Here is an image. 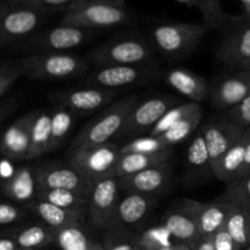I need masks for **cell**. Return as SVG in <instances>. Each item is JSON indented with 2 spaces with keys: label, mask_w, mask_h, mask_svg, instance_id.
<instances>
[{
  "label": "cell",
  "mask_w": 250,
  "mask_h": 250,
  "mask_svg": "<svg viewBox=\"0 0 250 250\" xmlns=\"http://www.w3.org/2000/svg\"><path fill=\"white\" fill-rule=\"evenodd\" d=\"M137 105L138 99L134 95L124 98L112 104L98 119L85 125L84 128L72 142L71 148L109 143L110 139L115 136H120L129 115Z\"/></svg>",
  "instance_id": "2"
},
{
  "label": "cell",
  "mask_w": 250,
  "mask_h": 250,
  "mask_svg": "<svg viewBox=\"0 0 250 250\" xmlns=\"http://www.w3.org/2000/svg\"><path fill=\"white\" fill-rule=\"evenodd\" d=\"M247 210H248V212H249V217H250V209H247Z\"/></svg>",
  "instance_id": "56"
},
{
  "label": "cell",
  "mask_w": 250,
  "mask_h": 250,
  "mask_svg": "<svg viewBox=\"0 0 250 250\" xmlns=\"http://www.w3.org/2000/svg\"><path fill=\"white\" fill-rule=\"evenodd\" d=\"M43 12L29 6H12L0 20V46L26 38L44 20Z\"/></svg>",
  "instance_id": "12"
},
{
  "label": "cell",
  "mask_w": 250,
  "mask_h": 250,
  "mask_svg": "<svg viewBox=\"0 0 250 250\" xmlns=\"http://www.w3.org/2000/svg\"><path fill=\"white\" fill-rule=\"evenodd\" d=\"M231 205L222 197L212 202L200 204L198 214V227L202 238H211L226 224Z\"/></svg>",
  "instance_id": "24"
},
{
  "label": "cell",
  "mask_w": 250,
  "mask_h": 250,
  "mask_svg": "<svg viewBox=\"0 0 250 250\" xmlns=\"http://www.w3.org/2000/svg\"><path fill=\"white\" fill-rule=\"evenodd\" d=\"M51 151V114L36 111L31 129V154L29 160L42 158Z\"/></svg>",
  "instance_id": "27"
},
{
  "label": "cell",
  "mask_w": 250,
  "mask_h": 250,
  "mask_svg": "<svg viewBox=\"0 0 250 250\" xmlns=\"http://www.w3.org/2000/svg\"><path fill=\"white\" fill-rule=\"evenodd\" d=\"M247 70H250V67H249V68H247Z\"/></svg>",
  "instance_id": "58"
},
{
  "label": "cell",
  "mask_w": 250,
  "mask_h": 250,
  "mask_svg": "<svg viewBox=\"0 0 250 250\" xmlns=\"http://www.w3.org/2000/svg\"><path fill=\"white\" fill-rule=\"evenodd\" d=\"M186 164H187V170L189 171L192 177H194V176L202 177L207 173L212 175L211 161H210V156L208 153L202 129L195 134V137L188 146Z\"/></svg>",
  "instance_id": "30"
},
{
  "label": "cell",
  "mask_w": 250,
  "mask_h": 250,
  "mask_svg": "<svg viewBox=\"0 0 250 250\" xmlns=\"http://www.w3.org/2000/svg\"><path fill=\"white\" fill-rule=\"evenodd\" d=\"M217 58L236 70L250 67V19L237 23L222 39L217 49Z\"/></svg>",
  "instance_id": "14"
},
{
  "label": "cell",
  "mask_w": 250,
  "mask_h": 250,
  "mask_svg": "<svg viewBox=\"0 0 250 250\" xmlns=\"http://www.w3.org/2000/svg\"><path fill=\"white\" fill-rule=\"evenodd\" d=\"M171 155H172V149L156 154H121V158H120L115 176L117 178L125 177V176H131L137 172H141L143 170H146L149 167L161 165V164L170 161Z\"/></svg>",
  "instance_id": "25"
},
{
  "label": "cell",
  "mask_w": 250,
  "mask_h": 250,
  "mask_svg": "<svg viewBox=\"0 0 250 250\" xmlns=\"http://www.w3.org/2000/svg\"><path fill=\"white\" fill-rule=\"evenodd\" d=\"M211 31L208 24L193 22H172L156 24L151 28V41L156 50L167 58L187 55Z\"/></svg>",
  "instance_id": "3"
},
{
  "label": "cell",
  "mask_w": 250,
  "mask_h": 250,
  "mask_svg": "<svg viewBox=\"0 0 250 250\" xmlns=\"http://www.w3.org/2000/svg\"><path fill=\"white\" fill-rule=\"evenodd\" d=\"M34 168H36L38 188L72 190L88 198L92 194L94 182L81 175L71 165L45 164V165L36 166Z\"/></svg>",
  "instance_id": "10"
},
{
  "label": "cell",
  "mask_w": 250,
  "mask_h": 250,
  "mask_svg": "<svg viewBox=\"0 0 250 250\" xmlns=\"http://www.w3.org/2000/svg\"><path fill=\"white\" fill-rule=\"evenodd\" d=\"M189 7L199 10L204 19V23L211 29H229L233 24L236 26L237 19L231 17L225 12L222 0H177Z\"/></svg>",
  "instance_id": "28"
},
{
  "label": "cell",
  "mask_w": 250,
  "mask_h": 250,
  "mask_svg": "<svg viewBox=\"0 0 250 250\" xmlns=\"http://www.w3.org/2000/svg\"><path fill=\"white\" fill-rule=\"evenodd\" d=\"M56 242L61 250H102L89 241L84 232L76 226H68L56 231Z\"/></svg>",
  "instance_id": "34"
},
{
  "label": "cell",
  "mask_w": 250,
  "mask_h": 250,
  "mask_svg": "<svg viewBox=\"0 0 250 250\" xmlns=\"http://www.w3.org/2000/svg\"><path fill=\"white\" fill-rule=\"evenodd\" d=\"M36 111L23 115L12 122L0 137V153L15 161L29 160L31 129Z\"/></svg>",
  "instance_id": "16"
},
{
  "label": "cell",
  "mask_w": 250,
  "mask_h": 250,
  "mask_svg": "<svg viewBox=\"0 0 250 250\" xmlns=\"http://www.w3.org/2000/svg\"><path fill=\"white\" fill-rule=\"evenodd\" d=\"M158 250H192L186 244H170V246L163 247V248Z\"/></svg>",
  "instance_id": "48"
},
{
  "label": "cell",
  "mask_w": 250,
  "mask_h": 250,
  "mask_svg": "<svg viewBox=\"0 0 250 250\" xmlns=\"http://www.w3.org/2000/svg\"><path fill=\"white\" fill-rule=\"evenodd\" d=\"M242 1H243V2H244V4H247V2H248V1H249V0H242Z\"/></svg>",
  "instance_id": "55"
},
{
  "label": "cell",
  "mask_w": 250,
  "mask_h": 250,
  "mask_svg": "<svg viewBox=\"0 0 250 250\" xmlns=\"http://www.w3.org/2000/svg\"><path fill=\"white\" fill-rule=\"evenodd\" d=\"M153 204L154 198L150 195L126 193L117 204L115 216L126 225H136L148 215Z\"/></svg>",
  "instance_id": "26"
},
{
  "label": "cell",
  "mask_w": 250,
  "mask_h": 250,
  "mask_svg": "<svg viewBox=\"0 0 250 250\" xmlns=\"http://www.w3.org/2000/svg\"><path fill=\"white\" fill-rule=\"evenodd\" d=\"M120 183L117 177H109L94 183L89 197L88 216L97 227L106 226L116 214Z\"/></svg>",
  "instance_id": "13"
},
{
  "label": "cell",
  "mask_w": 250,
  "mask_h": 250,
  "mask_svg": "<svg viewBox=\"0 0 250 250\" xmlns=\"http://www.w3.org/2000/svg\"><path fill=\"white\" fill-rule=\"evenodd\" d=\"M4 117H5V111H4V109H0V122H1L2 120H4Z\"/></svg>",
  "instance_id": "53"
},
{
  "label": "cell",
  "mask_w": 250,
  "mask_h": 250,
  "mask_svg": "<svg viewBox=\"0 0 250 250\" xmlns=\"http://www.w3.org/2000/svg\"><path fill=\"white\" fill-rule=\"evenodd\" d=\"M166 236H170L165 229H149L143 236V246L146 250H158L163 247L170 246L166 242Z\"/></svg>",
  "instance_id": "43"
},
{
  "label": "cell",
  "mask_w": 250,
  "mask_h": 250,
  "mask_svg": "<svg viewBox=\"0 0 250 250\" xmlns=\"http://www.w3.org/2000/svg\"><path fill=\"white\" fill-rule=\"evenodd\" d=\"M110 250H136V249H134V247L131 246V244L124 243V244H119V246H115L114 248H111Z\"/></svg>",
  "instance_id": "50"
},
{
  "label": "cell",
  "mask_w": 250,
  "mask_h": 250,
  "mask_svg": "<svg viewBox=\"0 0 250 250\" xmlns=\"http://www.w3.org/2000/svg\"><path fill=\"white\" fill-rule=\"evenodd\" d=\"M248 175H250V139L246 149V156H244V163H243V167H242L241 177H244V176H248Z\"/></svg>",
  "instance_id": "46"
},
{
  "label": "cell",
  "mask_w": 250,
  "mask_h": 250,
  "mask_svg": "<svg viewBox=\"0 0 250 250\" xmlns=\"http://www.w3.org/2000/svg\"><path fill=\"white\" fill-rule=\"evenodd\" d=\"M171 146H168L160 137H151L149 134L144 137L134 138L129 143L125 144L122 148H120L121 154L127 153H142V154H156L161 151L171 150Z\"/></svg>",
  "instance_id": "38"
},
{
  "label": "cell",
  "mask_w": 250,
  "mask_h": 250,
  "mask_svg": "<svg viewBox=\"0 0 250 250\" xmlns=\"http://www.w3.org/2000/svg\"><path fill=\"white\" fill-rule=\"evenodd\" d=\"M212 243H214L215 250H241L238 248L226 229H221L215 236L211 237Z\"/></svg>",
  "instance_id": "44"
},
{
  "label": "cell",
  "mask_w": 250,
  "mask_h": 250,
  "mask_svg": "<svg viewBox=\"0 0 250 250\" xmlns=\"http://www.w3.org/2000/svg\"><path fill=\"white\" fill-rule=\"evenodd\" d=\"M171 176H172V170H171L170 161H167L134 175L120 177L119 183L120 188L126 193H137V194L153 197L165 189L166 186L170 183Z\"/></svg>",
  "instance_id": "17"
},
{
  "label": "cell",
  "mask_w": 250,
  "mask_h": 250,
  "mask_svg": "<svg viewBox=\"0 0 250 250\" xmlns=\"http://www.w3.org/2000/svg\"><path fill=\"white\" fill-rule=\"evenodd\" d=\"M68 163L81 175L97 183L109 177H116L121 151L111 143L100 146L70 148Z\"/></svg>",
  "instance_id": "4"
},
{
  "label": "cell",
  "mask_w": 250,
  "mask_h": 250,
  "mask_svg": "<svg viewBox=\"0 0 250 250\" xmlns=\"http://www.w3.org/2000/svg\"><path fill=\"white\" fill-rule=\"evenodd\" d=\"M154 55V46L141 37L114 39L90 51L89 58L100 66L144 65Z\"/></svg>",
  "instance_id": "6"
},
{
  "label": "cell",
  "mask_w": 250,
  "mask_h": 250,
  "mask_svg": "<svg viewBox=\"0 0 250 250\" xmlns=\"http://www.w3.org/2000/svg\"><path fill=\"white\" fill-rule=\"evenodd\" d=\"M22 76L37 81H61L81 77L87 72L88 62L68 53L32 54L17 61Z\"/></svg>",
  "instance_id": "1"
},
{
  "label": "cell",
  "mask_w": 250,
  "mask_h": 250,
  "mask_svg": "<svg viewBox=\"0 0 250 250\" xmlns=\"http://www.w3.org/2000/svg\"><path fill=\"white\" fill-rule=\"evenodd\" d=\"M132 12L125 5L115 4L109 0H88L77 9L63 14L60 24L81 27L85 29L112 28L128 23Z\"/></svg>",
  "instance_id": "5"
},
{
  "label": "cell",
  "mask_w": 250,
  "mask_h": 250,
  "mask_svg": "<svg viewBox=\"0 0 250 250\" xmlns=\"http://www.w3.org/2000/svg\"><path fill=\"white\" fill-rule=\"evenodd\" d=\"M10 6H7V5L2 4V2H0V20H1V17L4 16L5 12L7 11V9H9Z\"/></svg>",
  "instance_id": "51"
},
{
  "label": "cell",
  "mask_w": 250,
  "mask_h": 250,
  "mask_svg": "<svg viewBox=\"0 0 250 250\" xmlns=\"http://www.w3.org/2000/svg\"><path fill=\"white\" fill-rule=\"evenodd\" d=\"M203 120V110L202 106L195 110L194 112L187 116L186 119L181 120L176 125H173L171 128H168L165 133H163L160 137L168 146L172 148V146L181 143L185 139H187L190 134L194 133L195 129L200 125Z\"/></svg>",
  "instance_id": "33"
},
{
  "label": "cell",
  "mask_w": 250,
  "mask_h": 250,
  "mask_svg": "<svg viewBox=\"0 0 250 250\" xmlns=\"http://www.w3.org/2000/svg\"><path fill=\"white\" fill-rule=\"evenodd\" d=\"M88 0H33L29 7L39 10L43 14H51V12H68L77 9Z\"/></svg>",
  "instance_id": "39"
},
{
  "label": "cell",
  "mask_w": 250,
  "mask_h": 250,
  "mask_svg": "<svg viewBox=\"0 0 250 250\" xmlns=\"http://www.w3.org/2000/svg\"><path fill=\"white\" fill-rule=\"evenodd\" d=\"M20 77H22V72L17 62L0 61V97H2Z\"/></svg>",
  "instance_id": "40"
},
{
  "label": "cell",
  "mask_w": 250,
  "mask_h": 250,
  "mask_svg": "<svg viewBox=\"0 0 250 250\" xmlns=\"http://www.w3.org/2000/svg\"><path fill=\"white\" fill-rule=\"evenodd\" d=\"M225 229L239 249L247 248L250 244V217L248 210L244 208L231 207Z\"/></svg>",
  "instance_id": "32"
},
{
  "label": "cell",
  "mask_w": 250,
  "mask_h": 250,
  "mask_svg": "<svg viewBox=\"0 0 250 250\" xmlns=\"http://www.w3.org/2000/svg\"><path fill=\"white\" fill-rule=\"evenodd\" d=\"M109 1H111V2H115V4L125 5V1H126V0H109Z\"/></svg>",
  "instance_id": "52"
},
{
  "label": "cell",
  "mask_w": 250,
  "mask_h": 250,
  "mask_svg": "<svg viewBox=\"0 0 250 250\" xmlns=\"http://www.w3.org/2000/svg\"><path fill=\"white\" fill-rule=\"evenodd\" d=\"M250 139V128H247L243 136L226 151L224 156L217 161L212 167V175L217 180L225 183L241 177L242 167H243L246 149Z\"/></svg>",
  "instance_id": "22"
},
{
  "label": "cell",
  "mask_w": 250,
  "mask_h": 250,
  "mask_svg": "<svg viewBox=\"0 0 250 250\" xmlns=\"http://www.w3.org/2000/svg\"><path fill=\"white\" fill-rule=\"evenodd\" d=\"M178 102L177 98L160 95L144 100L137 105L129 115L120 137H136L146 134L154 128L161 117Z\"/></svg>",
  "instance_id": "9"
},
{
  "label": "cell",
  "mask_w": 250,
  "mask_h": 250,
  "mask_svg": "<svg viewBox=\"0 0 250 250\" xmlns=\"http://www.w3.org/2000/svg\"><path fill=\"white\" fill-rule=\"evenodd\" d=\"M16 242L19 249L34 250L53 241V229L43 225H28L9 234Z\"/></svg>",
  "instance_id": "31"
},
{
  "label": "cell",
  "mask_w": 250,
  "mask_h": 250,
  "mask_svg": "<svg viewBox=\"0 0 250 250\" xmlns=\"http://www.w3.org/2000/svg\"><path fill=\"white\" fill-rule=\"evenodd\" d=\"M141 250H146V249H141Z\"/></svg>",
  "instance_id": "60"
},
{
  "label": "cell",
  "mask_w": 250,
  "mask_h": 250,
  "mask_svg": "<svg viewBox=\"0 0 250 250\" xmlns=\"http://www.w3.org/2000/svg\"><path fill=\"white\" fill-rule=\"evenodd\" d=\"M23 208L27 211L38 216L46 227H49L50 229H55V231L68 226H76L80 224L83 217L82 214L62 209V208H59L50 203L38 199L23 205Z\"/></svg>",
  "instance_id": "23"
},
{
  "label": "cell",
  "mask_w": 250,
  "mask_h": 250,
  "mask_svg": "<svg viewBox=\"0 0 250 250\" xmlns=\"http://www.w3.org/2000/svg\"><path fill=\"white\" fill-rule=\"evenodd\" d=\"M227 119L244 128H250V95L238 106L227 111Z\"/></svg>",
  "instance_id": "42"
},
{
  "label": "cell",
  "mask_w": 250,
  "mask_h": 250,
  "mask_svg": "<svg viewBox=\"0 0 250 250\" xmlns=\"http://www.w3.org/2000/svg\"><path fill=\"white\" fill-rule=\"evenodd\" d=\"M14 6H31L33 0H7Z\"/></svg>",
  "instance_id": "49"
},
{
  "label": "cell",
  "mask_w": 250,
  "mask_h": 250,
  "mask_svg": "<svg viewBox=\"0 0 250 250\" xmlns=\"http://www.w3.org/2000/svg\"><path fill=\"white\" fill-rule=\"evenodd\" d=\"M154 78H156V73L144 65L100 66L87 76L85 84L88 87L114 90L116 88L148 82Z\"/></svg>",
  "instance_id": "8"
},
{
  "label": "cell",
  "mask_w": 250,
  "mask_h": 250,
  "mask_svg": "<svg viewBox=\"0 0 250 250\" xmlns=\"http://www.w3.org/2000/svg\"><path fill=\"white\" fill-rule=\"evenodd\" d=\"M94 36L92 29L70 24H59L37 34L26 44L27 50L34 54L66 53L83 45Z\"/></svg>",
  "instance_id": "7"
},
{
  "label": "cell",
  "mask_w": 250,
  "mask_h": 250,
  "mask_svg": "<svg viewBox=\"0 0 250 250\" xmlns=\"http://www.w3.org/2000/svg\"><path fill=\"white\" fill-rule=\"evenodd\" d=\"M199 208V203L190 202L183 209L168 212L164 220L163 227L171 237L182 242V244L195 247L202 238L198 227Z\"/></svg>",
  "instance_id": "18"
},
{
  "label": "cell",
  "mask_w": 250,
  "mask_h": 250,
  "mask_svg": "<svg viewBox=\"0 0 250 250\" xmlns=\"http://www.w3.org/2000/svg\"><path fill=\"white\" fill-rule=\"evenodd\" d=\"M1 192L6 198L17 204H29L37 200L38 182L36 168L32 166H20L1 185Z\"/></svg>",
  "instance_id": "20"
},
{
  "label": "cell",
  "mask_w": 250,
  "mask_h": 250,
  "mask_svg": "<svg viewBox=\"0 0 250 250\" xmlns=\"http://www.w3.org/2000/svg\"><path fill=\"white\" fill-rule=\"evenodd\" d=\"M37 199L48 202L62 209L84 214L89 207V198L78 194L72 190L66 189H49V188H38Z\"/></svg>",
  "instance_id": "29"
},
{
  "label": "cell",
  "mask_w": 250,
  "mask_h": 250,
  "mask_svg": "<svg viewBox=\"0 0 250 250\" xmlns=\"http://www.w3.org/2000/svg\"><path fill=\"white\" fill-rule=\"evenodd\" d=\"M195 250H215L212 238H200L197 246L194 247Z\"/></svg>",
  "instance_id": "47"
},
{
  "label": "cell",
  "mask_w": 250,
  "mask_h": 250,
  "mask_svg": "<svg viewBox=\"0 0 250 250\" xmlns=\"http://www.w3.org/2000/svg\"><path fill=\"white\" fill-rule=\"evenodd\" d=\"M221 197L231 207L250 209V175L227 183Z\"/></svg>",
  "instance_id": "37"
},
{
  "label": "cell",
  "mask_w": 250,
  "mask_h": 250,
  "mask_svg": "<svg viewBox=\"0 0 250 250\" xmlns=\"http://www.w3.org/2000/svg\"><path fill=\"white\" fill-rule=\"evenodd\" d=\"M0 190H1V183H0Z\"/></svg>",
  "instance_id": "57"
},
{
  "label": "cell",
  "mask_w": 250,
  "mask_h": 250,
  "mask_svg": "<svg viewBox=\"0 0 250 250\" xmlns=\"http://www.w3.org/2000/svg\"><path fill=\"white\" fill-rule=\"evenodd\" d=\"M19 250H24V249H19Z\"/></svg>",
  "instance_id": "59"
},
{
  "label": "cell",
  "mask_w": 250,
  "mask_h": 250,
  "mask_svg": "<svg viewBox=\"0 0 250 250\" xmlns=\"http://www.w3.org/2000/svg\"><path fill=\"white\" fill-rule=\"evenodd\" d=\"M73 112L62 106L51 112V151L61 146L73 126Z\"/></svg>",
  "instance_id": "35"
},
{
  "label": "cell",
  "mask_w": 250,
  "mask_h": 250,
  "mask_svg": "<svg viewBox=\"0 0 250 250\" xmlns=\"http://www.w3.org/2000/svg\"><path fill=\"white\" fill-rule=\"evenodd\" d=\"M200 104L193 102L185 103V104L177 105V106H173L172 109L168 110L163 117H161L160 121L154 126V128L149 132V136L151 137H159L163 133H165L168 128L176 125L177 122H180L181 120L186 119L187 116H189L192 112H194L195 110L199 109Z\"/></svg>",
  "instance_id": "36"
},
{
  "label": "cell",
  "mask_w": 250,
  "mask_h": 250,
  "mask_svg": "<svg viewBox=\"0 0 250 250\" xmlns=\"http://www.w3.org/2000/svg\"><path fill=\"white\" fill-rule=\"evenodd\" d=\"M27 210L19 207L14 203H0V226H9V225L19 222L24 219Z\"/></svg>",
  "instance_id": "41"
},
{
  "label": "cell",
  "mask_w": 250,
  "mask_h": 250,
  "mask_svg": "<svg viewBox=\"0 0 250 250\" xmlns=\"http://www.w3.org/2000/svg\"><path fill=\"white\" fill-rule=\"evenodd\" d=\"M244 250H250V244L248 247H247V248H244Z\"/></svg>",
  "instance_id": "54"
},
{
  "label": "cell",
  "mask_w": 250,
  "mask_h": 250,
  "mask_svg": "<svg viewBox=\"0 0 250 250\" xmlns=\"http://www.w3.org/2000/svg\"><path fill=\"white\" fill-rule=\"evenodd\" d=\"M246 129L229 119L210 121L203 126V137L207 144L211 167H214L226 151L243 136Z\"/></svg>",
  "instance_id": "15"
},
{
  "label": "cell",
  "mask_w": 250,
  "mask_h": 250,
  "mask_svg": "<svg viewBox=\"0 0 250 250\" xmlns=\"http://www.w3.org/2000/svg\"><path fill=\"white\" fill-rule=\"evenodd\" d=\"M115 97L116 92L112 89L88 87L84 89L59 93L54 99L73 114H88L110 104Z\"/></svg>",
  "instance_id": "19"
},
{
  "label": "cell",
  "mask_w": 250,
  "mask_h": 250,
  "mask_svg": "<svg viewBox=\"0 0 250 250\" xmlns=\"http://www.w3.org/2000/svg\"><path fill=\"white\" fill-rule=\"evenodd\" d=\"M250 95V70H238L234 75L224 76L210 85L209 97L215 109L229 111Z\"/></svg>",
  "instance_id": "11"
},
{
  "label": "cell",
  "mask_w": 250,
  "mask_h": 250,
  "mask_svg": "<svg viewBox=\"0 0 250 250\" xmlns=\"http://www.w3.org/2000/svg\"><path fill=\"white\" fill-rule=\"evenodd\" d=\"M166 81L178 94L189 102L199 104L209 98L210 85L207 81L189 70L180 67L172 68L166 75Z\"/></svg>",
  "instance_id": "21"
},
{
  "label": "cell",
  "mask_w": 250,
  "mask_h": 250,
  "mask_svg": "<svg viewBox=\"0 0 250 250\" xmlns=\"http://www.w3.org/2000/svg\"><path fill=\"white\" fill-rule=\"evenodd\" d=\"M0 250H19L16 242L10 236L0 237Z\"/></svg>",
  "instance_id": "45"
}]
</instances>
